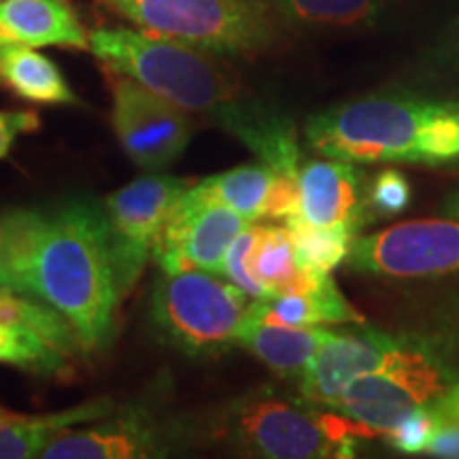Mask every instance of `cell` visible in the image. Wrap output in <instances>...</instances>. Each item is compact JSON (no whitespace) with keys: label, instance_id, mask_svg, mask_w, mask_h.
<instances>
[{"label":"cell","instance_id":"6da1fadb","mask_svg":"<svg viewBox=\"0 0 459 459\" xmlns=\"http://www.w3.org/2000/svg\"><path fill=\"white\" fill-rule=\"evenodd\" d=\"M90 51L113 74L132 79L183 111L204 115L279 175L298 177L302 152L294 122L247 94L215 54L126 26L91 30Z\"/></svg>","mask_w":459,"mask_h":459},{"label":"cell","instance_id":"7a4b0ae2","mask_svg":"<svg viewBox=\"0 0 459 459\" xmlns=\"http://www.w3.org/2000/svg\"><path fill=\"white\" fill-rule=\"evenodd\" d=\"M26 296L60 313L83 351L108 347L124 294L105 209L71 200L45 215L28 264Z\"/></svg>","mask_w":459,"mask_h":459},{"label":"cell","instance_id":"3957f363","mask_svg":"<svg viewBox=\"0 0 459 459\" xmlns=\"http://www.w3.org/2000/svg\"><path fill=\"white\" fill-rule=\"evenodd\" d=\"M304 134L341 162L449 164L459 160V102L368 96L315 113Z\"/></svg>","mask_w":459,"mask_h":459},{"label":"cell","instance_id":"277c9868","mask_svg":"<svg viewBox=\"0 0 459 459\" xmlns=\"http://www.w3.org/2000/svg\"><path fill=\"white\" fill-rule=\"evenodd\" d=\"M211 434L240 455L264 459L353 457L366 436L347 417L324 412L307 398H283L262 387L240 395L215 417Z\"/></svg>","mask_w":459,"mask_h":459},{"label":"cell","instance_id":"5b68a950","mask_svg":"<svg viewBox=\"0 0 459 459\" xmlns=\"http://www.w3.org/2000/svg\"><path fill=\"white\" fill-rule=\"evenodd\" d=\"M136 30L215 56L271 49L281 15L271 0H100Z\"/></svg>","mask_w":459,"mask_h":459},{"label":"cell","instance_id":"8992f818","mask_svg":"<svg viewBox=\"0 0 459 459\" xmlns=\"http://www.w3.org/2000/svg\"><path fill=\"white\" fill-rule=\"evenodd\" d=\"M249 294L217 273H162L152 291L153 328L170 347L192 358H213L237 344Z\"/></svg>","mask_w":459,"mask_h":459},{"label":"cell","instance_id":"52a82bcc","mask_svg":"<svg viewBox=\"0 0 459 459\" xmlns=\"http://www.w3.org/2000/svg\"><path fill=\"white\" fill-rule=\"evenodd\" d=\"M451 372L426 349L395 342L375 368L349 383L336 411L366 436H385L453 385Z\"/></svg>","mask_w":459,"mask_h":459},{"label":"cell","instance_id":"ba28073f","mask_svg":"<svg viewBox=\"0 0 459 459\" xmlns=\"http://www.w3.org/2000/svg\"><path fill=\"white\" fill-rule=\"evenodd\" d=\"M194 183L181 177L147 175L119 187L105 200L115 268L124 298L152 260L153 245L170 211Z\"/></svg>","mask_w":459,"mask_h":459},{"label":"cell","instance_id":"9c48e42d","mask_svg":"<svg viewBox=\"0 0 459 459\" xmlns=\"http://www.w3.org/2000/svg\"><path fill=\"white\" fill-rule=\"evenodd\" d=\"M351 271L392 279L438 277L459 271V220H415L355 238Z\"/></svg>","mask_w":459,"mask_h":459},{"label":"cell","instance_id":"30bf717a","mask_svg":"<svg viewBox=\"0 0 459 459\" xmlns=\"http://www.w3.org/2000/svg\"><path fill=\"white\" fill-rule=\"evenodd\" d=\"M249 223L254 221L211 200L194 183L170 211L152 257L162 273L198 268L221 274L228 247Z\"/></svg>","mask_w":459,"mask_h":459},{"label":"cell","instance_id":"8fae6325","mask_svg":"<svg viewBox=\"0 0 459 459\" xmlns=\"http://www.w3.org/2000/svg\"><path fill=\"white\" fill-rule=\"evenodd\" d=\"M111 99V124L126 156L152 172L175 164L194 134L187 111L119 74H115Z\"/></svg>","mask_w":459,"mask_h":459},{"label":"cell","instance_id":"7c38bea8","mask_svg":"<svg viewBox=\"0 0 459 459\" xmlns=\"http://www.w3.org/2000/svg\"><path fill=\"white\" fill-rule=\"evenodd\" d=\"M175 432L141 406L68 428L41 451L45 459H145L170 453Z\"/></svg>","mask_w":459,"mask_h":459},{"label":"cell","instance_id":"4fadbf2b","mask_svg":"<svg viewBox=\"0 0 459 459\" xmlns=\"http://www.w3.org/2000/svg\"><path fill=\"white\" fill-rule=\"evenodd\" d=\"M395 342L398 341L392 336L370 328L347 330L341 334L330 330L317 355L300 375L302 398L336 411L349 383L361 372L375 368Z\"/></svg>","mask_w":459,"mask_h":459},{"label":"cell","instance_id":"5bb4252c","mask_svg":"<svg viewBox=\"0 0 459 459\" xmlns=\"http://www.w3.org/2000/svg\"><path fill=\"white\" fill-rule=\"evenodd\" d=\"M298 189H300V206L298 215L290 220H300L308 226L319 228L341 226V223L361 228L368 217L364 183L359 170L351 162L313 160L300 164Z\"/></svg>","mask_w":459,"mask_h":459},{"label":"cell","instance_id":"9a60e30c","mask_svg":"<svg viewBox=\"0 0 459 459\" xmlns=\"http://www.w3.org/2000/svg\"><path fill=\"white\" fill-rule=\"evenodd\" d=\"M0 45L90 49V34L66 0H0Z\"/></svg>","mask_w":459,"mask_h":459},{"label":"cell","instance_id":"2e32d148","mask_svg":"<svg viewBox=\"0 0 459 459\" xmlns=\"http://www.w3.org/2000/svg\"><path fill=\"white\" fill-rule=\"evenodd\" d=\"M113 411L115 404L108 398L83 402L49 415H22L0 406V459L41 457V451L60 432L99 421Z\"/></svg>","mask_w":459,"mask_h":459},{"label":"cell","instance_id":"e0dca14e","mask_svg":"<svg viewBox=\"0 0 459 459\" xmlns=\"http://www.w3.org/2000/svg\"><path fill=\"white\" fill-rule=\"evenodd\" d=\"M328 334L330 330L317 325L294 328V325L266 324L247 313L238 330L237 344L255 355L277 375L300 378Z\"/></svg>","mask_w":459,"mask_h":459},{"label":"cell","instance_id":"ac0fdd59","mask_svg":"<svg viewBox=\"0 0 459 459\" xmlns=\"http://www.w3.org/2000/svg\"><path fill=\"white\" fill-rule=\"evenodd\" d=\"M247 313L266 324L313 328L321 324H358L359 313L344 300L330 273L308 294H273L249 302Z\"/></svg>","mask_w":459,"mask_h":459},{"label":"cell","instance_id":"d6986e66","mask_svg":"<svg viewBox=\"0 0 459 459\" xmlns=\"http://www.w3.org/2000/svg\"><path fill=\"white\" fill-rule=\"evenodd\" d=\"M0 88L32 105H77L60 66L26 45H0Z\"/></svg>","mask_w":459,"mask_h":459},{"label":"cell","instance_id":"ffe728a7","mask_svg":"<svg viewBox=\"0 0 459 459\" xmlns=\"http://www.w3.org/2000/svg\"><path fill=\"white\" fill-rule=\"evenodd\" d=\"M281 177L285 175H279L266 164H247L220 172V175L206 177L196 186L211 200L230 206L249 221H257L268 220V209H271L273 194Z\"/></svg>","mask_w":459,"mask_h":459},{"label":"cell","instance_id":"44dd1931","mask_svg":"<svg viewBox=\"0 0 459 459\" xmlns=\"http://www.w3.org/2000/svg\"><path fill=\"white\" fill-rule=\"evenodd\" d=\"M45 211L7 209L0 213V287L26 296V273Z\"/></svg>","mask_w":459,"mask_h":459},{"label":"cell","instance_id":"7402d4cb","mask_svg":"<svg viewBox=\"0 0 459 459\" xmlns=\"http://www.w3.org/2000/svg\"><path fill=\"white\" fill-rule=\"evenodd\" d=\"M287 24L351 28L368 24L392 0H271Z\"/></svg>","mask_w":459,"mask_h":459},{"label":"cell","instance_id":"603a6c76","mask_svg":"<svg viewBox=\"0 0 459 459\" xmlns=\"http://www.w3.org/2000/svg\"><path fill=\"white\" fill-rule=\"evenodd\" d=\"M285 226L294 240L298 266L319 273H332L338 264L347 260L359 230L349 223L319 228L300 220H287Z\"/></svg>","mask_w":459,"mask_h":459},{"label":"cell","instance_id":"cb8c5ba5","mask_svg":"<svg viewBox=\"0 0 459 459\" xmlns=\"http://www.w3.org/2000/svg\"><path fill=\"white\" fill-rule=\"evenodd\" d=\"M0 364L41 377H57L66 370V358L60 349L28 325L7 321H0Z\"/></svg>","mask_w":459,"mask_h":459},{"label":"cell","instance_id":"d4e9b609","mask_svg":"<svg viewBox=\"0 0 459 459\" xmlns=\"http://www.w3.org/2000/svg\"><path fill=\"white\" fill-rule=\"evenodd\" d=\"M247 266L251 277L266 287L271 296L279 294L298 273L294 240L287 226H260V237L251 249Z\"/></svg>","mask_w":459,"mask_h":459},{"label":"cell","instance_id":"484cf974","mask_svg":"<svg viewBox=\"0 0 459 459\" xmlns=\"http://www.w3.org/2000/svg\"><path fill=\"white\" fill-rule=\"evenodd\" d=\"M428 409L434 419V436L426 453L434 457L459 459V383H453Z\"/></svg>","mask_w":459,"mask_h":459},{"label":"cell","instance_id":"4316f807","mask_svg":"<svg viewBox=\"0 0 459 459\" xmlns=\"http://www.w3.org/2000/svg\"><path fill=\"white\" fill-rule=\"evenodd\" d=\"M257 237H260V226L249 223V226H247L243 232L232 240V245L228 247L226 260H223V273H221L223 277H228L234 285H238L240 290L247 291L249 298H254V300L255 298L271 296V291H268L266 287L257 283V281L251 277L249 266H247V260H249V254L251 249H254Z\"/></svg>","mask_w":459,"mask_h":459},{"label":"cell","instance_id":"83f0119b","mask_svg":"<svg viewBox=\"0 0 459 459\" xmlns=\"http://www.w3.org/2000/svg\"><path fill=\"white\" fill-rule=\"evenodd\" d=\"M411 204V183L398 170H383L366 192V209L381 217L404 213Z\"/></svg>","mask_w":459,"mask_h":459},{"label":"cell","instance_id":"f1b7e54d","mask_svg":"<svg viewBox=\"0 0 459 459\" xmlns=\"http://www.w3.org/2000/svg\"><path fill=\"white\" fill-rule=\"evenodd\" d=\"M434 436V419L429 415L428 406L419 409L400 421L394 429L385 434L387 445L400 453H409V455H417V453H426L429 440Z\"/></svg>","mask_w":459,"mask_h":459},{"label":"cell","instance_id":"f546056e","mask_svg":"<svg viewBox=\"0 0 459 459\" xmlns=\"http://www.w3.org/2000/svg\"><path fill=\"white\" fill-rule=\"evenodd\" d=\"M41 128L37 111H0V160H4L22 134Z\"/></svg>","mask_w":459,"mask_h":459},{"label":"cell","instance_id":"4dcf8cb0","mask_svg":"<svg viewBox=\"0 0 459 459\" xmlns=\"http://www.w3.org/2000/svg\"><path fill=\"white\" fill-rule=\"evenodd\" d=\"M445 215L453 217V220H459V192L453 194V196L446 198V203L443 204Z\"/></svg>","mask_w":459,"mask_h":459},{"label":"cell","instance_id":"1f68e13d","mask_svg":"<svg viewBox=\"0 0 459 459\" xmlns=\"http://www.w3.org/2000/svg\"><path fill=\"white\" fill-rule=\"evenodd\" d=\"M3 290H4V287H0V294H3Z\"/></svg>","mask_w":459,"mask_h":459}]
</instances>
